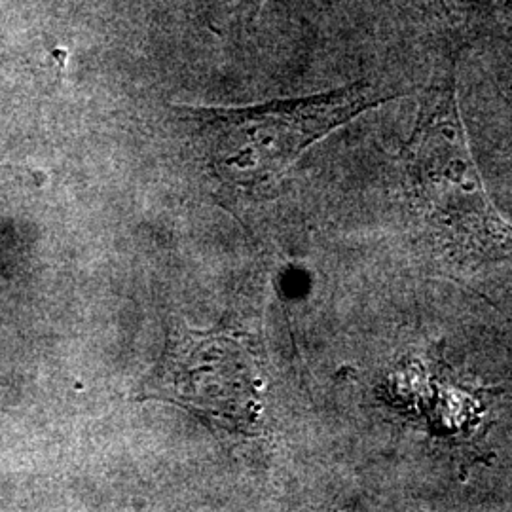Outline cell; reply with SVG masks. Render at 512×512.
Returning a JSON list of instances; mask_svg holds the SVG:
<instances>
[{"instance_id": "obj_3", "label": "cell", "mask_w": 512, "mask_h": 512, "mask_svg": "<svg viewBox=\"0 0 512 512\" xmlns=\"http://www.w3.org/2000/svg\"><path fill=\"white\" fill-rule=\"evenodd\" d=\"M260 389L255 355L236 334L200 332L175 323L143 397L179 404L251 433L262 410Z\"/></svg>"}, {"instance_id": "obj_2", "label": "cell", "mask_w": 512, "mask_h": 512, "mask_svg": "<svg viewBox=\"0 0 512 512\" xmlns=\"http://www.w3.org/2000/svg\"><path fill=\"white\" fill-rule=\"evenodd\" d=\"M397 95L355 82L310 97L239 109H181L222 183L264 188L279 181L319 139Z\"/></svg>"}, {"instance_id": "obj_5", "label": "cell", "mask_w": 512, "mask_h": 512, "mask_svg": "<svg viewBox=\"0 0 512 512\" xmlns=\"http://www.w3.org/2000/svg\"><path fill=\"white\" fill-rule=\"evenodd\" d=\"M423 6H427L429 10L437 12V16H442L448 12V6H446V0H421Z\"/></svg>"}, {"instance_id": "obj_4", "label": "cell", "mask_w": 512, "mask_h": 512, "mask_svg": "<svg viewBox=\"0 0 512 512\" xmlns=\"http://www.w3.org/2000/svg\"><path fill=\"white\" fill-rule=\"evenodd\" d=\"M469 25L512 42V0H456Z\"/></svg>"}, {"instance_id": "obj_1", "label": "cell", "mask_w": 512, "mask_h": 512, "mask_svg": "<svg viewBox=\"0 0 512 512\" xmlns=\"http://www.w3.org/2000/svg\"><path fill=\"white\" fill-rule=\"evenodd\" d=\"M458 57L452 40L433 61L401 154L404 190L440 255L480 268L512 260V224L490 200L469 148L459 110Z\"/></svg>"}]
</instances>
